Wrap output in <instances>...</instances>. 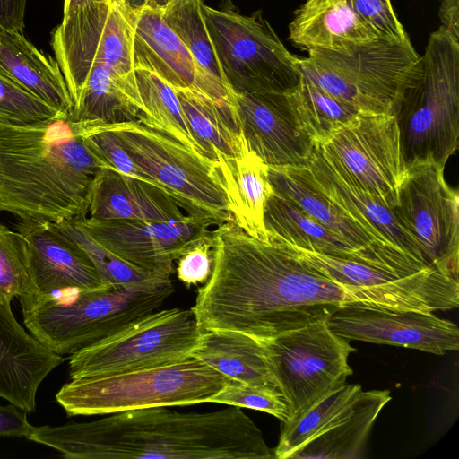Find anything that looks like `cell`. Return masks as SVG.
<instances>
[{"label": "cell", "instance_id": "obj_1", "mask_svg": "<svg viewBox=\"0 0 459 459\" xmlns=\"http://www.w3.org/2000/svg\"><path fill=\"white\" fill-rule=\"evenodd\" d=\"M212 236V273L191 307L202 332H237L263 341L354 305L339 284L278 240L257 239L233 220Z\"/></svg>", "mask_w": 459, "mask_h": 459}, {"label": "cell", "instance_id": "obj_2", "mask_svg": "<svg viewBox=\"0 0 459 459\" xmlns=\"http://www.w3.org/2000/svg\"><path fill=\"white\" fill-rule=\"evenodd\" d=\"M27 439L67 459H269L261 430L239 408L181 412L157 406L97 420L34 427Z\"/></svg>", "mask_w": 459, "mask_h": 459}, {"label": "cell", "instance_id": "obj_3", "mask_svg": "<svg viewBox=\"0 0 459 459\" xmlns=\"http://www.w3.org/2000/svg\"><path fill=\"white\" fill-rule=\"evenodd\" d=\"M100 169L69 116L0 120V212L48 222L85 218Z\"/></svg>", "mask_w": 459, "mask_h": 459}, {"label": "cell", "instance_id": "obj_4", "mask_svg": "<svg viewBox=\"0 0 459 459\" xmlns=\"http://www.w3.org/2000/svg\"><path fill=\"white\" fill-rule=\"evenodd\" d=\"M171 280L144 286H107L20 302L30 335L48 351L72 355L158 310L174 292Z\"/></svg>", "mask_w": 459, "mask_h": 459}, {"label": "cell", "instance_id": "obj_5", "mask_svg": "<svg viewBox=\"0 0 459 459\" xmlns=\"http://www.w3.org/2000/svg\"><path fill=\"white\" fill-rule=\"evenodd\" d=\"M406 169L427 164L442 169L458 148L459 40L439 28L429 38L420 74L394 101Z\"/></svg>", "mask_w": 459, "mask_h": 459}, {"label": "cell", "instance_id": "obj_6", "mask_svg": "<svg viewBox=\"0 0 459 459\" xmlns=\"http://www.w3.org/2000/svg\"><path fill=\"white\" fill-rule=\"evenodd\" d=\"M198 359L169 366L74 378L56 394L66 414L107 415L157 406L209 403L229 382Z\"/></svg>", "mask_w": 459, "mask_h": 459}, {"label": "cell", "instance_id": "obj_7", "mask_svg": "<svg viewBox=\"0 0 459 459\" xmlns=\"http://www.w3.org/2000/svg\"><path fill=\"white\" fill-rule=\"evenodd\" d=\"M298 57L302 75L361 113L392 115L394 101L420 74L411 40L378 37L346 49H312Z\"/></svg>", "mask_w": 459, "mask_h": 459}, {"label": "cell", "instance_id": "obj_8", "mask_svg": "<svg viewBox=\"0 0 459 459\" xmlns=\"http://www.w3.org/2000/svg\"><path fill=\"white\" fill-rule=\"evenodd\" d=\"M102 124L134 162L167 190L186 214L207 219L215 226L232 220L217 162L142 117L135 121Z\"/></svg>", "mask_w": 459, "mask_h": 459}, {"label": "cell", "instance_id": "obj_9", "mask_svg": "<svg viewBox=\"0 0 459 459\" xmlns=\"http://www.w3.org/2000/svg\"><path fill=\"white\" fill-rule=\"evenodd\" d=\"M202 13L226 86L235 93L292 92L302 80L298 56L283 45L269 22L255 12L203 2Z\"/></svg>", "mask_w": 459, "mask_h": 459}, {"label": "cell", "instance_id": "obj_10", "mask_svg": "<svg viewBox=\"0 0 459 459\" xmlns=\"http://www.w3.org/2000/svg\"><path fill=\"white\" fill-rule=\"evenodd\" d=\"M281 243L300 260L339 284L354 305L430 313L450 310L459 305L458 281L436 268L369 264Z\"/></svg>", "mask_w": 459, "mask_h": 459}, {"label": "cell", "instance_id": "obj_11", "mask_svg": "<svg viewBox=\"0 0 459 459\" xmlns=\"http://www.w3.org/2000/svg\"><path fill=\"white\" fill-rule=\"evenodd\" d=\"M133 6L129 2H91L63 16L51 45L74 108L96 63L137 88L133 63Z\"/></svg>", "mask_w": 459, "mask_h": 459}, {"label": "cell", "instance_id": "obj_12", "mask_svg": "<svg viewBox=\"0 0 459 459\" xmlns=\"http://www.w3.org/2000/svg\"><path fill=\"white\" fill-rule=\"evenodd\" d=\"M191 308L156 310L68 358L71 379L181 362L201 339Z\"/></svg>", "mask_w": 459, "mask_h": 459}, {"label": "cell", "instance_id": "obj_13", "mask_svg": "<svg viewBox=\"0 0 459 459\" xmlns=\"http://www.w3.org/2000/svg\"><path fill=\"white\" fill-rule=\"evenodd\" d=\"M259 342L276 387L290 411V420L331 389L345 384L353 372L348 358L355 348L330 329L327 319Z\"/></svg>", "mask_w": 459, "mask_h": 459}, {"label": "cell", "instance_id": "obj_14", "mask_svg": "<svg viewBox=\"0 0 459 459\" xmlns=\"http://www.w3.org/2000/svg\"><path fill=\"white\" fill-rule=\"evenodd\" d=\"M317 147L341 176L388 207L397 205L399 188L407 169L394 116L360 113L326 143Z\"/></svg>", "mask_w": 459, "mask_h": 459}, {"label": "cell", "instance_id": "obj_15", "mask_svg": "<svg viewBox=\"0 0 459 459\" xmlns=\"http://www.w3.org/2000/svg\"><path fill=\"white\" fill-rule=\"evenodd\" d=\"M434 164L408 169L393 209L426 262L458 281V193Z\"/></svg>", "mask_w": 459, "mask_h": 459}, {"label": "cell", "instance_id": "obj_16", "mask_svg": "<svg viewBox=\"0 0 459 459\" xmlns=\"http://www.w3.org/2000/svg\"><path fill=\"white\" fill-rule=\"evenodd\" d=\"M99 244L145 271L170 277L173 262L212 233V221L187 215L181 221L74 220Z\"/></svg>", "mask_w": 459, "mask_h": 459}, {"label": "cell", "instance_id": "obj_17", "mask_svg": "<svg viewBox=\"0 0 459 459\" xmlns=\"http://www.w3.org/2000/svg\"><path fill=\"white\" fill-rule=\"evenodd\" d=\"M338 336L444 355L459 349L458 326L430 312L400 311L345 305L327 319Z\"/></svg>", "mask_w": 459, "mask_h": 459}, {"label": "cell", "instance_id": "obj_18", "mask_svg": "<svg viewBox=\"0 0 459 459\" xmlns=\"http://www.w3.org/2000/svg\"><path fill=\"white\" fill-rule=\"evenodd\" d=\"M235 100L250 152L271 167L308 166L316 146L300 126L288 94L235 93Z\"/></svg>", "mask_w": 459, "mask_h": 459}, {"label": "cell", "instance_id": "obj_19", "mask_svg": "<svg viewBox=\"0 0 459 459\" xmlns=\"http://www.w3.org/2000/svg\"><path fill=\"white\" fill-rule=\"evenodd\" d=\"M268 178L274 192L295 202L342 238L366 263L405 268L429 267L376 242L315 185L307 167L268 166Z\"/></svg>", "mask_w": 459, "mask_h": 459}, {"label": "cell", "instance_id": "obj_20", "mask_svg": "<svg viewBox=\"0 0 459 459\" xmlns=\"http://www.w3.org/2000/svg\"><path fill=\"white\" fill-rule=\"evenodd\" d=\"M17 231L28 240L36 295L107 287L87 254L52 222L22 220Z\"/></svg>", "mask_w": 459, "mask_h": 459}, {"label": "cell", "instance_id": "obj_21", "mask_svg": "<svg viewBox=\"0 0 459 459\" xmlns=\"http://www.w3.org/2000/svg\"><path fill=\"white\" fill-rule=\"evenodd\" d=\"M307 169L315 185L380 246L430 266L393 209L337 173L317 146Z\"/></svg>", "mask_w": 459, "mask_h": 459}, {"label": "cell", "instance_id": "obj_22", "mask_svg": "<svg viewBox=\"0 0 459 459\" xmlns=\"http://www.w3.org/2000/svg\"><path fill=\"white\" fill-rule=\"evenodd\" d=\"M63 356L42 346L18 323L10 304L0 301V397L26 412L36 409L41 382Z\"/></svg>", "mask_w": 459, "mask_h": 459}, {"label": "cell", "instance_id": "obj_23", "mask_svg": "<svg viewBox=\"0 0 459 459\" xmlns=\"http://www.w3.org/2000/svg\"><path fill=\"white\" fill-rule=\"evenodd\" d=\"M88 214L97 220L153 221H181L188 215L163 188L108 168H101L93 179Z\"/></svg>", "mask_w": 459, "mask_h": 459}, {"label": "cell", "instance_id": "obj_24", "mask_svg": "<svg viewBox=\"0 0 459 459\" xmlns=\"http://www.w3.org/2000/svg\"><path fill=\"white\" fill-rule=\"evenodd\" d=\"M133 63L155 73L173 88L196 87L198 74L190 51L167 25L161 10L143 4L132 8Z\"/></svg>", "mask_w": 459, "mask_h": 459}, {"label": "cell", "instance_id": "obj_25", "mask_svg": "<svg viewBox=\"0 0 459 459\" xmlns=\"http://www.w3.org/2000/svg\"><path fill=\"white\" fill-rule=\"evenodd\" d=\"M297 48L346 49L380 37L351 9L347 0H306L289 25Z\"/></svg>", "mask_w": 459, "mask_h": 459}, {"label": "cell", "instance_id": "obj_26", "mask_svg": "<svg viewBox=\"0 0 459 459\" xmlns=\"http://www.w3.org/2000/svg\"><path fill=\"white\" fill-rule=\"evenodd\" d=\"M0 75L70 117L74 103L56 60L39 51L22 32L1 25Z\"/></svg>", "mask_w": 459, "mask_h": 459}, {"label": "cell", "instance_id": "obj_27", "mask_svg": "<svg viewBox=\"0 0 459 459\" xmlns=\"http://www.w3.org/2000/svg\"><path fill=\"white\" fill-rule=\"evenodd\" d=\"M191 134L202 154L215 162L247 152L237 108L221 104L194 88H174Z\"/></svg>", "mask_w": 459, "mask_h": 459}, {"label": "cell", "instance_id": "obj_28", "mask_svg": "<svg viewBox=\"0 0 459 459\" xmlns=\"http://www.w3.org/2000/svg\"><path fill=\"white\" fill-rule=\"evenodd\" d=\"M391 400L388 390L361 391L355 403L326 429L297 450L292 459H358L363 457L373 424Z\"/></svg>", "mask_w": 459, "mask_h": 459}, {"label": "cell", "instance_id": "obj_29", "mask_svg": "<svg viewBox=\"0 0 459 459\" xmlns=\"http://www.w3.org/2000/svg\"><path fill=\"white\" fill-rule=\"evenodd\" d=\"M232 220L250 236L268 240L264 222L265 204L273 193L268 166L254 152L218 162Z\"/></svg>", "mask_w": 459, "mask_h": 459}, {"label": "cell", "instance_id": "obj_30", "mask_svg": "<svg viewBox=\"0 0 459 459\" xmlns=\"http://www.w3.org/2000/svg\"><path fill=\"white\" fill-rule=\"evenodd\" d=\"M202 0H169L161 11L167 25L190 51L196 64L195 89L221 104L232 105L234 92L225 84L201 10Z\"/></svg>", "mask_w": 459, "mask_h": 459}, {"label": "cell", "instance_id": "obj_31", "mask_svg": "<svg viewBox=\"0 0 459 459\" xmlns=\"http://www.w3.org/2000/svg\"><path fill=\"white\" fill-rule=\"evenodd\" d=\"M264 222L273 239L329 256L365 262L342 238L274 191L265 204Z\"/></svg>", "mask_w": 459, "mask_h": 459}, {"label": "cell", "instance_id": "obj_32", "mask_svg": "<svg viewBox=\"0 0 459 459\" xmlns=\"http://www.w3.org/2000/svg\"><path fill=\"white\" fill-rule=\"evenodd\" d=\"M191 357L200 359L230 380L276 387L262 343L243 333L203 331Z\"/></svg>", "mask_w": 459, "mask_h": 459}, {"label": "cell", "instance_id": "obj_33", "mask_svg": "<svg viewBox=\"0 0 459 459\" xmlns=\"http://www.w3.org/2000/svg\"><path fill=\"white\" fill-rule=\"evenodd\" d=\"M140 114L146 116L138 89L94 63L69 118L75 122L113 124L135 121Z\"/></svg>", "mask_w": 459, "mask_h": 459}, {"label": "cell", "instance_id": "obj_34", "mask_svg": "<svg viewBox=\"0 0 459 459\" xmlns=\"http://www.w3.org/2000/svg\"><path fill=\"white\" fill-rule=\"evenodd\" d=\"M288 95L300 126L315 146L326 143L361 113L303 75L299 86Z\"/></svg>", "mask_w": 459, "mask_h": 459}, {"label": "cell", "instance_id": "obj_35", "mask_svg": "<svg viewBox=\"0 0 459 459\" xmlns=\"http://www.w3.org/2000/svg\"><path fill=\"white\" fill-rule=\"evenodd\" d=\"M362 391L359 384L334 387L311 404L299 416L281 422L274 457L288 459L309 440L323 432L340 415L351 408Z\"/></svg>", "mask_w": 459, "mask_h": 459}, {"label": "cell", "instance_id": "obj_36", "mask_svg": "<svg viewBox=\"0 0 459 459\" xmlns=\"http://www.w3.org/2000/svg\"><path fill=\"white\" fill-rule=\"evenodd\" d=\"M52 223L87 254L106 285L113 287L144 286L157 284L170 279V277L141 269L122 259L99 244L74 221Z\"/></svg>", "mask_w": 459, "mask_h": 459}, {"label": "cell", "instance_id": "obj_37", "mask_svg": "<svg viewBox=\"0 0 459 459\" xmlns=\"http://www.w3.org/2000/svg\"><path fill=\"white\" fill-rule=\"evenodd\" d=\"M134 72L140 97L146 110V116L140 114L139 117L159 125L202 154L191 134L175 89L147 69L135 67Z\"/></svg>", "mask_w": 459, "mask_h": 459}, {"label": "cell", "instance_id": "obj_38", "mask_svg": "<svg viewBox=\"0 0 459 459\" xmlns=\"http://www.w3.org/2000/svg\"><path fill=\"white\" fill-rule=\"evenodd\" d=\"M36 294L28 240L0 223V301L11 304L17 298L22 302Z\"/></svg>", "mask_w": 459, "mask_h": 459}, {"label": "cell", "instance_id": "obj_39", "mask_svg": "<svg viewBox=\"0 0 459 459\" xmlns=\"http://www.w3.org/2000/svg\"><path fill=\"white\" fill-rule=\"evenodd\" d=\"M209 403L247 408L269 413L281 422L290 420L289 406L278 388L230 380Z\"/></svg>", "mask_w": 459, "mask_h": 459}, {"label": "cell", "instance_id": "obj_40", "mask_svg": "<svg viewBox=\"0 0 459 459\" xmlns=\"http://www.w3.org/2000/svg\"><path fill=\"white\" fill-rule=\"evenodd\" d=\"M57 116H66L29 92L17 83L0 75V120L13 124H33Z\"/></svg>", "mask_w": 459, "mask_h": 459}, {"label": "cell", "instance_id": "obj_41", "mask_svg": "<svg viewBox=\"0 0 459 459\" xmlns=\"http://www.w3.org/2000/svg\"><path fill=\"white\" fill-rule=\"evenodd\" d=\"M354 13L380 37L398 41L410 40L390 0H347Z\"/></svg>", "mask_w": 459, "mask_h": 459}, {"label": "cell", "instance_id": "obj_42", "mask_svg": "<svg viewBox=\"0 0 459 459\" xmlns=\"http://www.w3.org/2000/svg\"><path fill=\"white\" fill-rule=\"evenodd\" d=\"M212 269V236L204 238L178 259L177 275L186 287L205 283Z\"/></svg>", "mask_w": 459, "mask_h": 459}, {"label": "cell", "instance_id": "obj_43", "mask_svg": "<svg viewBox=\"0 0 459 459\" xmlns=\"http://www.w3.org/2000/svg\"><path fill=\"white\" fill-rule=\"evenodd\" d=\"M34 426L27 419V412L13 404L0 405V437H28Z\"/></svg>", "mask_w": 459, "mask_h": 459}, {"label": "cell", "instance_id": "obj_44", "mask_svg": "<svg viewBox=\"0 0 459 459\" xmlns=\"http://www.w3.org/2000/svg\"><path fill=\"white\" fill-rule=\"evenodd\" d=\"M27 0H0V25L22 32Z\"/></svg>", "mask_w": 459, "mask_h": 459}, {"label": "cell", "instance_id": "obj_45", "mask_svg": "<svg viewBox=\"0 0 459 459\" xmlns=\"http://www.w3.org/2000/svg\"><path fill=\"white\" fill-rule=\"evenodd\" d=\"M439 18L440 27L459 40V0H442Z\"/></svg>", "mask_w": 459, "mask_h": 459}, {"label": "cell", "instance_id": "obj_46", "mask_svg": "<svg viewBox=\"0 0 459 459\" xmlns=\"http://www.w3.org/2000/svg\"><path fill=\"white\" fill-rule=\"evenodd\" d=\"M91 2H129V0H64L63 16ZM130 3V2H129Z\"/></svg>", "mask_w": 459, "mask_h": 459}, {"label": "cell", "instance_id": "obj_47", "mask_svg": "<svg viewBox=\"0 0 459 459\" xmlns=\"http://www.w3.org/2000/svg\"><path fill=\"white\" fill-rule=\"evenodd\" d=\"M169 0H146L143 4L157 7L161 11L165 8ZM204 2V0H202Z\"/></svg>", "mask_w": 459, "mask_h": 459}, {"label": "cell", "instance_id": "obj_48", "mask_svg": "<svg viewBox=\"0 0 459 459\" xmlns=\"http://www.w3.org/2000/svg\"><path fill=\"white\" fill-rule=\"evenodd\" d=\"M146 0H129L133 7L142 5Z\"/></svg>", "mask_w": 459, "mask_h": 459}]
</instances>
